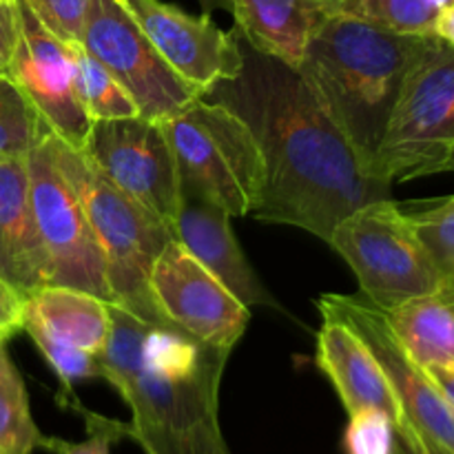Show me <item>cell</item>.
Returning a JSON list of instances; mask_svg holds the SVG:
<instances>
[{
	"label": "cell",
	"instance_id": "obj_33",
	"mask_svg": "<svg viewBox=\"0 0 454 454\" xmlns=\"http://www.w3.org/2000/svg\"><path fill=\"white\" fill-rule=\"evenodd\" d=\"M426 372H428L430 380L434 381V386L442 390V395L448 399V403L454 408V371H446V368H426Z\"/></svg>",
	"mask_w": 454,
	"mask_h": 454
},
{
	"label": "cell",
	"instance_id": "obj_12",
	"mask_svg": "<svg viewBox=\"0 0 454 454\" xmlns=\"http://www.w3.org/2000/svg\"><path fill=\"white\" fill-rule=\"evenodd\" d=\"M322 317L340 319L353 328L380 362L397 395L406 419L417 430L454 452V408L434 386L424 366L415 362L390 328L384 310L359 295L328 293L317 300Z\"/></svg>",
	"mask_w": 454,
	"mask_h": 454
},
{
	"label": "cell",
	"instance_id": "obj_10",
	"mask_svg": "<svg viewBox=\"0 0 454 454\" xmlns=\"http://www.w3.org/2000/svg\"><path fill=\"white\" fill-rule=\"evenodd\" d=\"M82 153L127 198L176 229L184 193L162 122L145 115L93 122Z\"/></svg>",
	"mask_w": 454,
	"mask_h": 454
},
{
	"label": "cell",
	"instance_id": "obj_38",
	"mask_svg": "<svg viewBox=\"0 0 454 454\" xmlns=\"http://www.w3.org/2000/svg\"><path fill=\"white\" fill-rule=\"evenodd\" d=\"M434 3H437V4H439V7H443V4L452 3V0H434Z\"/></svg>",
	"mask_w": 454,
	"mask_h": 454
},
{
	"label": "cell",
	"instance_id": "obj_39",
	"mask_svg": "<svg viewBox=\"0 0 454 454\" xmlns=\"http://www.w3.org/2000/svg\"><path fill=\"white\" fill-rule=\"evenodd\" d=\"M120 3H124V4H127V0H120Z\"/></svg>",
	"mask_w": 454,
	"mask_h": 454
},
{
	"label": "cell",
	"instance_id": "obj_35",
	"mask_svg": "<svg viewBox=\"0 0 454 454\" xmlns=\"http://www.w3.org/2000/svg\"><path fill=\"white\" fill-rule=\"evenodd\" d=\"M434 173H454V142L450 145V149L446 151V155L434 164L430 176H434Z\"/></svg>",
	"mask_w": 454,
	"mask_h": 454
},
{
	"label": "cell",
	"instance_id": "obj_1",
	"mask_svg": "<svg viewBox=\"0 0 454 454\" xmlns=\"http://www.w3.org/2000/svg\"><path fill=\"white\" fill-rule=\"evenodd\" d=\"M242 53V71L204 98L235 111L255 136L264 160L257 220L297 226L326 242L355 208L390 198L393 182L368 171L300 71L244 40Z\"/></svg>",
	"mask_w": 454,
	"mask_h": 454
},
{
	"label": "cell",
	"instance_id": "obj_9",
	"mask_svg": "<svg viewBox=\"0 0 454 454\" xmlns=\"http://www.w3.org/2000/svg\"><path fill=\"white\" fill-rule=\"evenodd\" d=\"M80 47L122 84L145 118L162 122L204 98L167 65L120 0L89 3Z\"/></svg>",
	"mask_w": 454,
	"mask_h": 454
},
{
	"label": "cell",
	"instance_id": "obj_14",
	"mask_svg": "<svg viewBox=\"0 0 454 454\" xmlns=\"http://www.w3.org/2000/svg\"><path fill=\"white\" fill-rule=\"evenodd\" d=\"M127 7L167 65L202 96L242 71V38L208 13L191 16L162 0H127Z\"/></svg>",
	"mask_w": 454,
	"mask_h": 454
},
{
	"label": "cell",
	"instance_id": "obj_36",
	"mask_svg": "<svg viewBox=\"0 0 454 454\" xmlns=\"http://www.w3.org/2000/svg\"><path fill=\"white\" fill-rule=\"evenodd\" d=\"M200 7H202V13H208V16L217 12V9L231 12V0H200Z\"/></svg>",
	"mask_w": 454,
	"mask_h": 454
},
{
	"label": "cell",
	"instance_id": "obj_19",
	"mask_svg": "<svg viewBox=\"0 0 454 454\" xmlns=\"http://www.w3.org/2000/svg\"><path fill=\"white\" fill-rule=\"evenodd\" d=\"M235 31L257 53L295 69L310 35L328 18V0H231Z\"/></svg>",
	"mask_w": 454,
	"mask_h": 454
},
{
	"label": "cell",
	"instance_id": "obj_5",
	"mask_svg": "<svg viewBox=\"0 0 454 454\" xmlns=\"http://www.w3.org/2000/svg\"><path fill=\"white\" fill-rule=\"evenodd\" d=\"M180 171L182 193L253 215L264 189V160L248 124L222 102L202 98L162 120Z\"/></svg>",
	"mask_w": 454,
	"mask_h": 454
},
{
	"label": "cell",
	"instance_id": "obj_30",
	"mask_svg": "<svg viewBox=\"0 0 454 454\" xmlns=\"http://www.w3.org/2000/svg\"><path fill=\"white\" fill-rule=\"evenodd\" d=\"M25 301V295H20L12 284L0 278V341H9L22 331Z\"/></svg>",
	"mask_w": 454,
	"mask_h": 454
},
{
	"label": "cell",
	"instance_id": "obj_2",
	"mask_svg": "<svg viewBox=\"0 0 454 454\" xmlns=\"http://www.w3.org/2000/svg\"><path fill=\"white\" fill-rule=\"evenodd\" d=\"M111 335L100 357V380L114 386L131 411V424L186 430L217 419L229 355L182 328L145 322L109 304Z\"/></svg>",
	"mask_w": 454,
	"mask_h": 454
},
{
	"label": "cell",
	"instance_id": "obj_11",
	"mask_svg": "<svg viewBox=\"0 0 454 454\" xmlns=\"http://www.w3.org/2000/svg\"><path fill=\"white\" fill-rule=\"evenodd\" d=\"M151 293L162 317L202 344L231 350L247 333L248 306L171 238L151 270Z\"/></svg>",
	"mask_w": 454,
	"mask_h": 454
},
{
	"label": "cell",
	"instance_id": "obj_13",
	"mask_svg": "<svg viewBox=\"0 0 454 454\" xmlns=\"http://www.w3.org/2000/svg\"><path fill=\"white\" fill-rule=\"evenodd\" d=\"M18 40L7 75L20 87L49 131L75 151H84L93 122L75 93L74 44L49 34L25 0L16 3Z\"/></svg>",
	"mask_w": 454,
	"mask_h": 454
},
{
	"label": "cell",
	"instance_id": "obj_32",
	"mask_svg": "<svg viewBox=\"0 0 454 454\" xmlns=\"http://www.w3.org/2000/svg\"><path fill=\"white\" fill-rule=\"evenodd\" d=\"M434 35L454 47V0L439 9V16L434 20Z\"/></svg>",
	"mask_w": 454,
	"mask_h": 454
},
{
	"label": "cell",
	"instance_id": "obj_23",
	"mask_svg": "<svg viewBox=\"0 0 454 454\" xmlns=\"http://www.w3.org/2000/svg\"><path fill=\"white\" fill-rule=\"evenodd\" d=\"M434 0H328L331 16H346L397 34H434Z\"/></svg>",
	"mask_w": 454,
	"mask_h": 454
},
{
	"label": "cell",
	"instance_id": "obj_17",
	"mask_svg": "<svg viewBox=\"0 0 454 454\" xmlns=\"http://www.w3.org/2000/svg\"><path fill=\"white\" fill-rule=\"evenodd\" d=\"M0 278L25 297L49 284L25 158L0 162Z\"/></svg>",
	"mask_w": 454,
	"mask_h": 454
},
{
	"label": "cell",
	"instance_id": "obj_6",
	"mask_svg": "<svg viewBox=\"0 0 454 454\" xmlns=\"http://www.w3.org/2000/svg\"><path fill=\"white\" fill-rule=\"evenodd\" d=\"M357 275L359 291L384 313L442 291L443 282L412 224L393 198L355 208L328 235Z\"/></svg>",
	"mask_w": 454,
	"mask_h": 454
},
{
	"label": "cell",
	"instance_id": "obj_4",
	"mask_svg": "<svg viewBox=\"0 0 454 454\" xmlns=\"http://www.w3.org/2000/svg\"><path fill=\"white\" fill-rule=\"evenodd\" d=\"M53 155L67 180L78 193L105 257L111 304L145 322L168 324L151 293V270L173 235L140 204L111 184L96 164L51 133Z\"/></svg>",
	"mask_w": 454,
	"mask_h": 454
},
{
	"label": "cell",
	"instance_id": "obj_37",
	"mask_svg": "<svg viewBox=\"0 0 454 454\" xmlns=\"http://www.w3.org/2000/svg\"><path fill=\"white\" fill-rule=\"evenodd\" d=\"M0 4H7V7H13V4H16V0H0Z\"/></svg>",
	"mask_w": 454,
	"mask_h": 454
},
{
	"label": "cell",
	"instance_id": "obj_25",
	"mask_svg": "<svg viewBox=\"0 0 454 454\" xmlns=\"http://www.w3.org/2000/svg\"><path fill=\"white\" fill-rule=\"evenodd\" d=\"M127 439L145 454H231L217 419H204L186 430L137 426L129 421Z\"/></svg>",
	"mask_w": 454,
	"mask_h": 454
},
{
	"label": "cell",
	"instance_id": "obj_15",
	"mask_svg": "<svg viewBox=\"0 0 454 454\" xmlns=\"http://www.w3.org/2000/svg\"><path fill=\"white\" fill-rule=\"evenodd\" d=\"M173 233H176V239L184 244L186 251L204 269L211 270L248 309L251 306L279 309V301L266 291L255 269L244 255L231 226V215L224 208L202 198L184 195Z\"/></svg>",
	"mask_w": 454,
	"mask_h": 454
},
{
	"label": "cell",
	"instance_id": "obj_18",
	"mask_svg": "<svg viewBox=\"0 0 454 454\" xmlns=\"http://www.w3.org/2000/svg\"><path fill=\"white\" fill-rule=\"evenodd\" d=\"M22 331L31 341L49 340L102 357L111 335L109 301L69 286H47L25 301Z\"/></svg>",
	"mask_w": 454,
	"mask_h": 454
},
{
	"label": "cell",
	"instance_id": "obj_20",
	"mask_svg": "<svg viewBox=\"0 0 454 454\" xmlns=\"http://www.w3.org/2000/svg\"><path fill=\"white\" fill-rule=\"evenodd\" d=\"M384 315L419 366L454 371V293L442 288Z\"/></svg>",
	"mask_w": 454,
	"mask_h": 454
},
{
	"label": "cell",
	"instance_id": "obj_3",
	"mask_svg": "<svg viewBox=\"0 0 454 454\" xmlns=\"http://www.w3.org/2000/svg\"><path fill=\"white\" fill-rule=\"evenodd\" d=\"M430 35L328 16L295 67L372 176L399 89Z\"/></svg>",
	"mask_w": 454,
	"mask_h": 454
},
{
	"label": "cell",
	"instance_id": "obj_7",
	"mask_svg": "<svg viewBox=\"0 0 454 454\" xmlns=\"http://www.w3.org/2000/svg\"><path fill=\"white\" fill-rule=\"evenodd\" d=\"M452 142L454 47L433 34L399 89L375 176L393 184L430 176Z\"/></svg>",
	"mask_w": 454,
	"mask_h": 454
},
{
	"label": "cell",
	"instance_id": "obj_34",
	"mask_svg": "<svg viewBox=\"0 0 454 454\" xmlns=\"http://www.w3.org/2000/svg\"><path fill=\"white\" fill-rule=\"evenodd\" d=\"M7 9V4H0V13ZM18 35H9L4 31H0V74H7V65L9 58H12L13 47H16Z\"/></svg>",
	"mask_w": 454,
	"mask_h": 454
},
{
	"label": "cell",
	"instance_id": "obj_24",
	"mask_svg": "<svg viewBox=\"0 0 454 454\" xmlns=\"http://www.w3.org/2000/svg\"><path fill=\"white\" fill-rule=\"evenodd\" d=\"M47 131L20 87L7 74H0V162L27 158Z\"/></svg>",
	"mask_w": 454,
	"mask_h": 454
},
{
	"label": "cell",
	"instance_id": "obj_29",
	"mask_svg": "<svg viewBox=\"0 0 454 454\" xmlns=\"http://www.w3.org/2000/svg\"><path fill=\"white\" fill-rule=\"evenodd\" d=\"M89 3L91 0H25L44 29L65 44H82Z\"/></svg>",
	"mask_w": 454,
	"mask_h": 454
},
{
	"label": "cell",
	"instance_id": "obj_22",
	"mask_svg": "<svg viewBox=\"0 0 454 454\" xmlns=\"http://www.w3.org/2000/svg\"><path fill=\"white\" fill-rule=\"evenodd\" d=\"M75 65V93L84 114L91 122L102 120H122L140 115L133 98L124 91L122 84L80 44H74Z\"/></svg>",
	"mask_w": 454,
	"mask_h": 454
},
{
	"label": "cell",
	"instance_id": "obj_27",
	"mask_svg": "<svg viewBox=\"0 0 454 454\" xmlns=\"http://www.w3.org/2000/svg\"><path fill=\"white\" fill-rule=\"evenodd\" d=\"M344 454H397V426L377 408L348 415V424L341 437Z\"/></svg>",
	"mask_w": 454,
	"mask_h": 454
},
{
	"label": "cell",
	"instance_id": "obj_21",
	"mask_svg": "<svg viewBox=\"0 0 454 454\" xmlns=\"http://www.w3.org/2000/svg\"><path fill=\"white\" fill-rule=\"evenodd\" d=\"M49 437L31 415L29 395L20 371L0 341V454H35L47 450Z\"/></svg>",
	"mask_w": 454,
	"mask_h": 454
},
{
	"label": "cell",
	"instance_id": "obj_26",
	"mask_svg": "<svg viewBox=\"0 0 454 454\" xmlns=\"http://www.w3.org/2000/svg\"><path fill=\"white\" fill-rule=\"evenodd\" d=\"M430 260L442 275L443 291L454 293V195L411 213Z\"/></svg>",
	"mask_w": 454,
	"mask_h": 454
},
{
	"label": "cell",
	"instance_id": "obj_8",
	"mask_svg": "<svg viewBox=\"0 0 454 454\" xmlns=\"http://www.w3.org/2000/svg\"><path fill=\"white\" fill-rule=\"evenodd\" d=\"M25 160L31 208L49 260V284L78 288L111 304L100 244L78 193L58 167L51 131Z\"/></svg>",
	"mask_w": 454,
	"mask_h": 454
},
{
	"label": "cell",
	"instance_id": "obj_16",
	"mask_svg": "<svg viewBox=\"0 0 454 454\" xmlns=\"http://www.w3.org/2000/svg\"><path fill=\"white\" fill-rule=\"evenodd\" d=\"M315 362L340 395L341 406L348 415L364 408H377L384 411L395 426L406 419L402 403L372 350L344 322L324 317L317 333Z\"/></svg>",
	"mask_w": 454,
	"mask_h": 454
},
{
	"label": "cell",
	"instance_id": "obj_31",
	"mask_svg": "<svg viewBox=\"0 0 454 454\" xmlns=\"http://www.w3.org/2000/svg\"><path fill=\"white\" fill-rule=\"evenodd\" d=\"M397 454H454L448 448L439 446L437 442H433L430 437H426L421 430H417L415 426L408 419H403L397 426Z\"/></svg>",
	"mask_w": 454,
	"mask_h": 454
},
{
	"label": "cell",
	"instance_id": "obj_28",
	"mask_svg": "<svg viewBox=\"0 0 454 454\" xmlns=\"http://www.w3.org/2000/svg\"><path fill=\"white\" fill-rule=\"evenodd\" d=\"M67 408L78 412L87 426V439L82 442H67V439L49 437L47 452L51 454H111L114 443L127 439V424L124 421L109 419V417L96 415L78 403V399L65 402Z\"/></svg>",
	"mask_w": 454,
	"mask_h": 454
}]
</instances>
